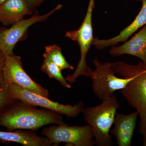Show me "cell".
I'll return each mask as SVG.
<instances>
[{
    "instance_id": "obj_18",
    "label": "cell",
    "mask_w": 146,
    "mask_h": 146,
    "mask_svg": "<svg viewBox=\"0 0 146 146\" xmlns=\"http://www.w3.org/2000/svg\"><path fill=\"white\" fill-rule=\"evenodd\" d=\"M5 56L0 50V90L5 84L3 70L5 62Z\"/></svg>"
},
{
    "instance_id": "obj_10",
    "label": "cell",
    "mask_w": 146,
    "mask_h": 146,
    "mask_svg": "<svg viewBox=\"0 0 146 146\" xmlns=\"http://www.w3.org/2000/svg\"><path fill=\"white\" fill-rule=\"evenodd\" d=\"M138 116L136 111L128 115L117 112L110 134L115 136L118 146H131Z\"/></svg>"
},
{
    "instance_id": "obj_16",
    "label": "cell",
    "mask_w": 146,
    "mask_h": 146,
    "mask_svg": "<svg viewBox=\"0 0 146 146\" xmlns=\"http://www.w3.org/2000/svg\"><path fill=\"white\" fill-rule=\"evenodd\" d=\"M46 53L51 59L60 68L61 71L65 69L74 70V67L66 61L63 56L60 47L56 45H49L45 48Z\"/></svg>"
},
{
    "instance_id": "obj_7",
    "label": "cell",
    "mask_w": 146,
    "mask_h": 146,
    "mask_svg": "<svg viewBox=\"0 0 146 146\" xmlns=\"http://www.w3.org/2000/svg\"><path fill=\"white\" fill-rule=\"evenodd\" d=\"M7 86L9 92L16 99L35 107L38 106L53 110L68 117H77L84 108V103L82 101L78 102L73 106L61 104L57 102L52 101L48 98L28 91L16 84H13Z\"/></svg>"
},
{
    "instance_id": "obj_2",
    "label": "cell",
    "mask_w": 146,
    "mask_h": 146,
    "mask_svg": "<svg viewBox=\"0 0 146 146\" xmlns=\"http://www.w3.org/2000/svg\"><path fill=\"white\" fill-rule=\"evenodd\" d=\"M65 123L60 113L44 108L37 109L20 100L0 114V126L9 131L25 129L36 131L48 125Z\"/></svg>"
},
{
    "instance_id": "obj_1",
    "label": "cell",
    "mask_w": 146,
    "mask_h": 146,
    "mask_svg": "<svg viewBox=\"0 0 146 146\" xmlns=\"http://www.w3.org/2000/svg\"><path fill=\"white\" fill-rule=\"evenodd\" d=\"M115 73L123 78L131 80L121 94L131 107L138 112L140 117L138 131L146 146V64L142 61L131 65L122 61L112 63Z\"/></svg>"
},
{
    "instance_id": "obj_3",
    "label": "cell",
    "mask_w": 146,
    "mask_h": 146,
    "mask_svg": "<svg viewBox=\"0 0 146 146\" xmlns=\"http://www.w3.org/2000/svg\"><path fill=\"white\" fill-rule=\"evenodd\" d=\"M102 101L96 106L84 108L82 113L84 121L92 128L95 145L112 146L113 142L110 133L120 105L114 95Z\"/></svg>"
},
{
    "instance_id": "obj_19",
    "label": "cell",
    "mask_w": 146,
    "mask_h": 146,
    "mask_svg": "<svg viewBox=\"0 0 146 146\" xmlns=\"http://www.w3.org/2000/svg\"><path fill=\"white\" fill-rule=\"evenodd\" d=\"M46 0H25L29 8L32 10L38 6Z\"/></svg>"
},
{
    "instance_id": "obj_14",
    "label": "cell",
    "mask_w": 146,
    "mask_h": 146,
    "mask_svg": "<svg viewBox=\"0 0 146 146\" xmlns=\"http://www.w3.org/2000/svg\"><path fill=\"white\" fill-rule=\"evenodd\" d=\"M32 13L25 0H7L0 6V23L5 25H13Z\"/></svg>"
},
{
    "instance_id": "obj_11",
    "label": "cell",
    "mask_w": 146,
    "mask_h": 146,
    "mask_svg": "<svg viewBox=\"0 0 146 146\" xmlns=\"http://www.w3.org/2000/svg\"><path fill=\"white\" fill-rule=\"evenodd\" d=\"M142 2V6L133 22L120 32L117 36L108 39L94 38L93 45L97 49L102 50L121 42H125L135 32L146 25V0H138Z\"/></svg>"
},
{
    "instance_id": "obj_13",
    "label": "cell",
    "mask_w": 146,
    "mask_h": 146,
    "mask_svg": "<svg viewBox=\"0 0 146 146\" xmlns=\"http://www.w3.org/2000/svg\"><path fill=\"white\" fill-rule=\"evenodd\" d=\"M0 141L14 142L25 146H50L52 144L46 137L38 136L35 131L25 129L12 131H0Z\"/></svg>"
},
{
    "instance_id": "obj_15",
    "label": "cell",
    "mask_w": 146,
    "mask_h": 146,
    "mask_svg": "<svg viewBox=\"0 0 146 146\" xmlns=\"http://www.w3.org/2000/svg\"><path fill=\"white\" fill-rule=\"evenodd\" d=\"M44 60L41 67L43 72L46 74L50 78L56 80L62 86L67 89H70L72 86L66 78L63 77L61 70L51 59L48 55L44 52L43 54Z\"/></svg>"
},
{
    "instance_id": "obj_4",
    "label": "cell",
    "mask_w": 146,
    "mask_h": 146,
    "mask_svg": "<svg viewBox=\"0 0 146 146\" xmlns=\"http://www.w3.org/2000/svg\"><path fill=\"white\" fill-rule=\"evenodd\" d=\"M95 5V0H89L86 16L79 28L76 30L67 32L65 35V37L77 42L80 52V59L74 72L66 78L69 83H74L80 76L89 78L91 76L92 70L86 64V57L94 39L92 18Z\"/></svg>"
},
{
    "instance_id": "obj_8",
    "label": "cell",
    "mask_w": 146,
    "mask_h": 146,
    "mask_svg": "<svg viewBox=\"0 0 146 146\" xmlns=\"http://www.w3.org/2000/svg\"><path fill=\"white\" fill-rule=\"evenodd\" d=\"M3 73L6 85L16 84L34 94L49 98L48 90L36 83L28 75L23 68L19 56L13 54L5 57Z\"/></svg>"
},
{
    "instance_id": "obj_5",
    "label": "cell",
    "mask_w": 146,
    "mask_h": 146,
    "mask_svg": "<svg viewBox=\"0 0 146 146\" xmlns=\"http://www.w3.org/2000/svg\"><path fill=\"white\" fill-rule=\"evenodd\" d=\"M41 133L46 137L52 145L65 143L68 146H94V133L89 124L81 126L66 124L50 126L42 129Z\"/></svg>"
},
{
    "instance_id": "obj_9",
    "label": "cell",
    "mask_w": 146,
    "mask_h": 146,
    "mask_svg": "<svg viewBox=\"0 0 146 146\" xmlns=\"http://www.w3.org/2000/svg\"><path fill=\"white\" fill-rule=\"evenodd\" d=\"M62 7L56 6L49 13L43 15H35L27 19H22L12 25L9 29H0V50L5 57L14 54L13 49L17 43L26 36L29 28L33 24L46 21Z\"/></svg>"
},
{
    "instance_id": "obj_17",
    "label": "cell",
    "mask_w": 146,
    "mask_h": 146,
    "mask_svg": "<svg viewBox=\"0 0 146 146\" xmlns=\"http://www.w3.org/2000/svg\"><path fill=\"white\" fill-rule=\"evenodd\" d=\"M18 100L11 95L9 92L7 85L5 83L0 90V114L9 109Z\"/></svg>"
},
{
    "instance_id": "obj_20",
    "label": "cell",
    "mask_w": 146,
    "mask_h": 146,
    "mask_svg": "<svg viewBox=\"0 0 146 146\" xmlns=\"http://www.w3.org/2000/svg\"><path fill=\"white\" fill-rule=\"evenodd\" d=\"M7 0H0V6L2 5Z\"/></svg>"
},
{
    "instance_id": "obj_6",
    "label": "cell",
    "mask_w": 146,
    "mask_h": 146,
    "mask_svg": "<svg viewBox=\"0 0 146 146\" xmlns=\"http://www.w3.org/2000/svg\"><path fill=\"white\" fill-rule=\"evenodd\" d=\"M92 62L96 66L90 76L92 90L96 96L101 101L112 96L115 91L124 89L131 80V78L117 77L115 75L112 63H102L98 58L92 60Z\"/></svg>"
},
{
    "instance_id": "obj_12",
    "label": "cell",
    "mask_w": 146,
    "mask_h": 146,
    "mask_svg": "<svg viewBox=\"0 0 146 146\" xmlns=\"http://www.w3.org/2000/svg\"><path fill=\"white\" fill-rule=\"evenodd\" d=\"M111 56L129 54L140 58L146 64V25L130 40L119 46L113 47L109 51Z\"/></svg>"
}]
</instances>
